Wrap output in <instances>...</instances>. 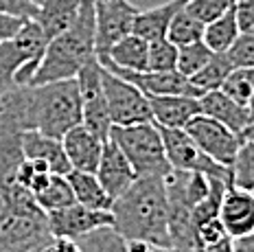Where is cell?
I'll list each match as a JSON object with an SVG mask.
<instances>
[{"mask_svg": "<svg viewBox=\"0 0 254 252\" xmlns=\"http://www.w3.org/2000/svg\"><path fill=\"white\" fill-rule=\"evenodd\" d=\"M0 112L11 117L24 132L62 138L81 123V92L77 79L42 86H11L0 94Z\"/></svg>", "mask_w": 254, "mask_h": 252, "instance_id": "6da1fadb", "label": "cell"}, {"mask_svg": "<svg viewBox=\"0 0 254 252\" xmlns=\"http://www.w3.org/2000/svg\"><path fill=\"white\" fill-rule=\"evenodd\" d=\"M114 230L127 241H145L171 250L165 178H138L112 202Z\"/></svg>", "mask_w": 254, "mask_h": 252, "instance_id": "7a4b0ae2", "label": "cell"}, {"mask_svg": "<svg viewBox=\"0 0 254 252\" xmlns=\"http://www.w3.org/2000/svg\"><path fill=\"white\" fill-rule=\"evenodd\" d=\"M94 31H97V9L94 0H81V7L64 33L49 40L29 86H42L51 81L77 79L79 70L97 57L94 51Z\"/></svg>", "mask_w": 254, "mask_h": 252, "instance_id": "3957f363", "label": "cell"}, {"mask_svg": "<svg viewBox=\"0 0 254 252\" xmlns=\"http://www.w3.org/2000/svg\"><path fill=\"white\" fill-rule=\"evenodd\" d=\"M51 237L33 195L15 182L0 187V252H38Z\"/></svg>", "mask_w": 254, "mask_h": 252, "instance_id": "277c9868", "label": "cell"}, {"mask_svg": "<svg viewBox=\"0 0 254 252\" xmlns=\"http://www.w3.org/2000/svg\"><path fill=\"white\" fill-rule=\"evenodd\" d=\"M49 38L35 20H26L11 40L0 42V94L11 86H29Z\"/></svg>", "mask_w": 254, "mask_h": 252, "instance_id": "5b68a950", "label": "cell"}, {"mask_svg": "<svg viewBox=\"0 0 254 252\" xmlns=\"http://www.w3.org/2000/svg\"><path fill=\"white\" fill-rule=\"evenodd\" d=\"M110 138L131 162L138 178H165L171 173L160 129L153 121L136 125H114Z\"/></svg>", "mask_w": 254, "mask_h": 252, "instance_id": "8992f818", "label": "cell"}, {"mask_svg": "<svg viewBox=\"0 0 254 252\" xmlns=\"http://www.w3.org/2000/svg\"><path fill=\"white\" fill-rule=\"evenodd\" d=\"M103 66V64H101ZM101 83H103V94L108 101L110 119L114 125H136V123H147L151 121V110L147 94L129 83L123 77L114 75L112 70L103 66L101 70Z\"/></svg>", "mask_w": 254, "mask_h": 252, "instance_id": "52a82bcc", "label": "cell"}, {"mask_svg": "<svg viewBox=\"0 0 254 252\" xmlns=\"http://www.w3.org/2000/svg\"><path fill=\"white\" fill-rule=\"evenodd\" d=\"M101 70V62L99 57H94L79 70L77 83L79 92H81V125H86L101 140H108L110 132H112V119H110L108 101L103 94Z\"/></svg>", "mask_w": 254, "mask_h": 252, "instance_id": "ba28073f", "label": "cell"}, {"mask_svg": "<svg viewBox=\"0 0 254 252\" xmlns=\"http://www.w3.org/2000/svg\"><path fill=\"white\" fill-rule=\"evenodd\" d=\"M158 129H160L165 151H167V160L171 165V169L197 171L208 178H221V180L232 182V173L228 167L208 158L184 129H171V127H158Z\"/></svg>", "mask_w": 254, "mask_h": 252, "instance_id": "9c48e42d", "label": "cell"}, {"mask_svg": "<svg viewBox=\"0 0 254 252\" xmlns=\"http://www.w3.org/2000/svg\"><path fill=\"white\" fill-rule=\"evenodd\" d=\"M184 132L197 143V147L208 158L228 167V169L237 158V151L246 143V136L243 134L232 132L230 127L221 125L219 121L206 117V114H197L195 119H190L187 123V127H184Z\"/></svg>", "mask_w": 254, "mask_h": 252, "instance_id": "30bf717a", "label": "cell"}, {"mask_svg": "<svg viewBox=\"0 0 254 252\" xmlns=\"http://www.w3.org/2000/svg\"><path fill=\"white\" fill-rule=\"evenodd\" d=\"M94 9H97L94 51L97 57H105L116 42L131 33L134 18L140 9L129 0H94Z\"/></svg>", "mask_w": 254, "mask_h": 252, "instance_id": "8fae6325", "label": "cell"}, {"mask_svg": "<svg viewBox=\"0 0 254 252\" xmlns=\"http://www.w3.org/2000/svg\"><path fill=\"white\" fill-rule=\"evenodd\" d=\"M46 217H49V230L53 237H68L75 241L92 230L114 226L112 211H97V208H88L77 202L60 211L46 213Z\"/></svg>", "mask_w": 254, "mask_h": 252, "instance_id": "7c38bea8", "label": "cell"}, {"mask_svg": "<svg viewBox=\"0 0 254 252\" xmlns=\"http://www.w3.org/2000/svg\"><path fill=\"white\" fill-rule=\"evenodd\" d=\"M219 222L232 241L254 235V193L228 185L219 204Z\"/></svg>", "mask_w": 254, "mask_h": 252, "instance_id": "4fadbf2b", "label": "cell"}, {"mask_svg": "<svg viewBox=\"0 0 254 252\" xmlns=\"http://www.w3.org/2000/svg\"><path fill=\"white\" fill-rule=\"evenodd\" d=\"M97 178L103 185L105 193L112 197V202L116 197H121L123 193L138 180L131 162L127 160V156L121 151V147L114 143L112 138H108L103 143V151H101V160L97 167Z\"/></svg>", "mask_w": 254, "mask_h": 252, "instance_id": "5bb4252c", "label": "cell"}, {"mask_svg": "<svg viewBox=\"0 0 254 252\" xmlns=\"http://www.w3.org/2000/svg\"><path fill=\"white\" fill-rule=\"evenodd\" d=\"M151 121L158 127L184 129L190 119L202 114L199 97L190 94H147Z\"/></svg>", "mask_w": 254, "mask_h": 252, "instance_id": "9a60e30c", "label": "cell"}, {"mask_svg": "<svg viewBox=\"0 0 254 252\" xmlns=\"http://www.w3.org/2000/svg\"><path fill=\"white\" fill-rule=\"evenodd\" d=\"M101 64L112 70L114 75L123 77L129 83H134L136 88H140L145 94H190V97H199V92L193 88L184 75H180L178 70H165V72H156V70H142V72H131L116 68L112 64Z\"/></svg>", "mask_w": 254, "mask_h": 252, "instance_id": "2e32d148", "label": "cell"}, {"mask_svg": "<svg viewBox=\"0 0 254 252\" xmlns=\"http://www.w3.org/2000/svg\"><path fill=\"white\" fill-rule=\"evenodd\" d=\"M103 143L105 140H101L97 134H92L81 123L62 136V145L70 167L77 171H88V173L97 171L99 160H101Z\"/></svg>", "mask_w": 254, "mask_h": 252, "instance_id": "e0dca14e", "label": "cell"}, {"mask_svg": "<svg viewBox=\"0 0 254 252\" xmlns=\"http://www.w3.org/2000/svg\"><path fill=\"white\" fill-rule=\"evenodd\" d=\"M199 108L202 114L219 121L221 125L230 127L237 134H246V129L252 125L250 110L248 106H241L235 99H230L224 90H210L199 97Z\"/></svg>", "mask_w": 254, "mask_h": 252, "instance_id": "ac0fdd59", "label": "cell"}, {"mask_svg": "<svg viewBox=\"0 0 254 252\" xmlns=\"http://www.w3.org/2000/svg\"><path fill=\"white\" fill-rule=\"evenodd\" d=\"M22 136L24 129L11 117L0 112V187L11 185L20 162L24 160Z\"/></svg>", "mask_w": 254, "mask_h": 252, "instance_id": "d6986e66", "label": "cell"}, {"mask_svg": "<svg viewBox=\"0 0 254 252\" xmlns=\"http://www.w3.org/2000/svg\"><path fill=\"white\" fill-rule=\"evenodd\" d=\"M22 149H24V158L44 162L53 173L66 176L72 169L66 158V151H64L62 138H53V136H46L42 132H24Z\"/></svg>", "mask_w": 254, "mask_h": 252, "instance_id": "ffe728a7", "label": "cell"}, {"mask_svg": "<svg viewBox=\"0 0 254 252\" xmlns=\"http://www.w3.org/2000/svg\"><path fill=\"white\" fill-rule=\"evenodd\" d=\"M187 2L189 0H167V2L158 4V7L140 9L134 18V29H131V33L140 35V38L147 42L167 38V29H169V24H171L173 15Z\"/></svg>", "mask_w": 254, "mask_h": 252, "instance_id": "44dd1931", "label": "cell"}, {"mask_svg": "<svg viewBox=\"0 0 254 252\" xmlns=\"http://www.w3.org/2000/svg\"><path fill=\"white\" fill-rule=\"evenodd\" d=\"M147 60H149V42L142 40L136 33L121 38L108 51V55L99 57V62H105V64H112L116 68H123V70H131V72L147 70Z\"/></svg>", "mask_w": 254, "mask_h": 252, "instance_id": "7402d4cb", "label": "cell"}, {"mask_svg": "<svg viewBox=\"0 0 254 252\" xmlns=\"http://www.w3.org/2000/svg\"><path fill=\"white\" fill-rule=\"evenodd\" d=\"M79 7L81 0H40V13L35 22L40 24L46 38L53 40L75 22Z\"/></svg>", "mask_w": 254, "mask_h": 252, "instance_id": "603a6c76", "label": "cell"}, {"mask_svg": "<svg viewBox=\"0 0 254 252\" xmlns=\"http://www.w3.org/2000/svg\"><path fill=\"white\" fill-rule=\"evenodd\" d=\"M66 178H68V185L72 189V195H75L77 204H83L88 208H97V211H110L112 208V197L105 193L97 173L70 169L66 173Z\"/></svg>", "mask_w": 254, "mask_h": 252, "instance_id": "cb8c5ba5", "label": "cell"}, {"mask_svg": "<svg viewBox=\"0 0 254 252\" xmlns=\"http://www.w3.org/2000/svg\"><path fill=\"white\" fill-rule=\"evenodd\" d=\"M239 33H241L239 24H237L235 11H232V7H230L224 15H219L217 20L206 24L202 40L213 53H226L232 46V42L239 38Z\"/></svg>", "mask_w": 254, "mask_h": 252, "instance_id": "d4e9b609", "label": "cell"}, {"mask_svg": "<svg viewBox=\"0 0 254 252\" xmlns=\"http://www.w3.org/2000/svg\"><path fill=\"white\" fill-rule=\"evenodd\" d=\"M35 202L44 213L60 211L64 206H70L75 202L72 189L68 185V178L60 176V173H51V178L46 180V185L40 189L38 193H33Z\"/></svg>", "mask_w": 254, "mask_h": 252, "instance_id": "484cf974", "label": "cell"}, {"mask_svg": "<svg viewBox=\"0 0 254 252\" xmlns=\"http://www.w3.org/2000/svg\"><path fill=\"white\" fill-rule=\"evenodd\" d=\"M230 72H232V64H230L228 55L226 53H213V57L208 60V64H206L197 75L190 77L189 81L193 83V88L199 92V97H202L204 92L219 90Z\"/></svg>", "mask_w": 254, "mask_h": 252, "instance_id": "4316f807", "label": "cell"}, {"mask_svg": "<svg viewBox=\"0 0 254 252\" xmlns=\"http://www.w3.org/2000/svg\"><path fill=\"white\" fill-rule=\"evenodd\" d=\"M204 22H199L193 13L187 11V4H184L180 11L173 15L171 24L167 29V40H171L176 46H184V44H193L204 38Z\"/></svg>", "mask_w": 254, "mask_h": 252, "instance_id": "83f0119b", "label": "cell"}, {"mask_svg": "<svg viewBox=\"0 0 254 252\" xmlns=\"http://www.w3.org/2000/svg\"><path fill=\"white\" fill-rule=\"evenodd\" d=\"M81 252H129V244L114 230V226L92 230L77 239Z\"/></svg>", "mask_w": 254, "mask_h": 252, "instance_id": "f1b7e54d", "label": "cell"}, {"mask_svg": "<svg viewBox=\"0 0 254 252\" xmlns=\"http://www.w3.org/2000/svg\"><path fill=\"white\" fill-rule=\"evenodd\" d=\"M210 57H213V51L204 44V40L193 42V44L178 46V66H176V70L180 72V75L187 77V79H190V77L197 75V72L208 64Z\"/></svg>", "mask_w": 254, "mask_h": 252, "instance_id": "f546056e", "label": "cell"}, {"mask_svg": "<svg viewBox=\"0 0 254 252\" xmlns=\"http://www.w3.org/2000/svg\"><path fill=\"white\" fill-rule=\"evenodd\" d=\"M232 185L254 193V140H246L230 167Z\"/></svg>", "mask_w": 254, "mask_h": 252, "instance_id": "4dcf8cb0", "label": "cell"}, {"mask_svg": "<svg viewBox=\"0 0 254 252\" xmlns=\"http://www.w3.org/2000/svg\"><path fill=\"white\" fill-rule=\"evenodd\" d=\"M219 90H224L241 106H248L254 92V68H232V72L226 77Z\"/></svg>", "mask_w": 254, "mask_h": 252, "instance_id": "1f68e13d", "label": "cell"}, {"mask_svg": "<svg viewBox=\"0 0 254 252\" xmlns=\"http://www.w3.org/2000/svg\"><path fill=\"white\" fill-rule=\"evenodd\" d=\"M51 169L44 165V162L40 160H33V158H24L20 162L18 171H15V185H20L22 189L33 195V193H38L42 187L46 185V180L51 178Z\"/></svg>", "mask_w": 254, "mask_h": 252, "instance_id": "d6a6232c", "label": "cell"}, {"mask_svg": "<svg viewBox=\"0 0 254 252\" xmlns=\"http://www.w3.org/2000/svg\"><path fill=\"white\" fill-rule=\"evenodd\" d=\"M178 66V46L171 40L160 38L149 42V60H147V70L165 72L176 70Z\"/></svg>", "mask_w": 254, "mask_h": 252, "instance_id": "836d02e7", "label": "cell"}, {"mask_svg": "<svg viewBox=\"0 0 254 252\" xmlns=\"http://www.w3.org/2000/svg\"><path fill=\"white\" fill-rule=\"evenodd\" d=\"M226 55L232 68H254V33H239Z\"/></svg>", "mask_w": 254, "mask_h": 252, "instance_id": "e575fe53", "label": "cell"}, {"mask_svg": "<svg viewBox=\"0 0 254 252\" xmlns=\"http://www.w3.org/2000/svg\"><path fill=\"white\" fill-rule=\"evenodd\" d=\"M230 7H232V0H189L187 2V11L193 13L204 24L224 15Z\"/></svg>", "mask_w": 254, "mask_h": 252, "instance_id": "d590c367", "label": "cell"}, {"mask_svg": "<svg viewBox=\"0 0 254 252\" xmlns=\"http://www.w3.org/2000/svg\"><path fill=\"white\" fill-rule=\"evenodd\" d=\"M0 13L11 15V18L35 20L40 13V4L31 0H0Z\"/></svg>", "mask_w": 254, "mask_h": 252, "instance_id": "8d00e7d4", "label": "cell"}, {"mask_svg": "<svg viewBox=\"0 0 254 252\" xmlns=\"http://www.w3.org/2000/svg\"><path fill=\"white\" fill-rule=\"evenodd\" d=\"M232 11L241 33H254V0H232Z\"/></svg>", "mask_w": 254, "mask_h": 252, "instance_id": "74e56055", "label": "cell"}, {"mask_svg": "<svg viewBox=\"0 0 254 252\" xmlns=\"http://www.w3.org/2000/svg\"><path fill=\"white\" fill-rule=\"evenodd\" d=\"M38 252H81L79 244L75 239L68 237H51Z\"/></svg>", "mask_w": 254, "mask_h": 252, "instance_id": "f35d334b", "label": "cell"}, {"mask_svg": "<svg viewBox=\"0 0 254 252\" xmlns=\"http://www.w3.org/2000/svg\"><path fill=\"white\" fill-rule=\"evenodd\" d=\"M24 22H26V20H22V18H11V15H2V13H0V42L11 40L13 35L22 29Z\"/></svg>", "mask_w": 254, "mask_h": 252, "instance_id": "ab89813d", "label": "cell"}, {"mask_svg": "<svg viewBox=\"0 0 254 252\" xmlns=\"http://www.w3.org/2000/svg\"><path fill=\"white\" fill-rule=\"evenodd\" d=\"M235 252H254V235L235 241Z\"/></svg>", "mask_w": 254, "mask_h": 252, "instance_id": "60d3db41", "label": "cell"}, {"mask_svg": "<svg viewBox=\"0 0 254 252\" xmlns=\"http://www.w3.org/2000/svg\"><path fill=\"white\" fill-rule=\"evenodd\" d=\"M248 110H250V119H252V125H254V92L250 97V103H248Z\"/></svg>", "mask_w": 254, "mask_h": 252, "instance_id": "b9f144b4", "label": "cell"}, {"mask_svg": "<svg viewBox=\"0 0 254 252\" xmlns=\"http://www.w3.org/2000/svg\"><path fill=\"white\" fill-rule=\"evenodd\" d=\"M243 136H246V140H254V125H250V127L246 129V134H243Z\"/></svg>", "mask_w": 254, "mask_h": 252, "instance_id": "7bdbcfd3", "label": "cell"}, {"mask_svg": "<svg viewBox=\"0 0 254 252\" xmlns=\"http://www.w3.org/2000/svg\"><path fill=\"white\" fill-rule=\"evenodd\" d=\"M31 2H38V4H40V0H31Z\"/></svg>", "mask_w": 254, "mask_h": 252, "instance_id": "ee69618b", "label": "cell"}]
</instances>
